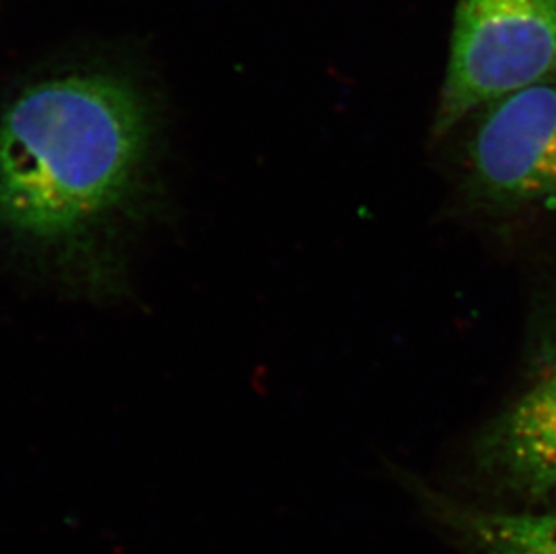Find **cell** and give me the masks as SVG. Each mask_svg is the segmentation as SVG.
I'll return each instance as SVG.
<instances>
[{
	"mask_svg": "<svg viewBox=\"0 0 556 554\" xmlns=\"http://www.w3.org/2000/svg\"><path fill=\"white\" fill-rule=\"evenodd\" d=\"M147 144L144 105L119 79L33 85L0 119V224L42 245L85 240L130 197Z\"/></svg>",
	"mask_w": 556,
	"mask_h": 554,
	"instance_id": "1",
	"label": "cell"
},
{
	"mask_svg": "<svg viewBox=\"0 0 556 554\" xmlns=\"http://www.w3.org/2000/svg\"><path fill=\"white\" fill-rule=\"evenodd\" d=\"M479 194L501 207H556V81L501 98L468 147Z\"/></svg>",
	"mask_w": 556,
	"mask_h": 554,
	"instance_id": "3",
	"label": "cell"
},
{
	"mask_svg": "<svg viewBox=\"0 0 556 554\" xmlns=\"http://www.w3.org/2000/svg\"><path fill=\"white\" fill-rule=\"evenodd\" d=\"M556 76V0H457L435 114L446 134L473 109Z\"/></svg>",
	"mask_w": 556,
	"mask_h": 554,
	"instance_id": "2",
	"label": "cell"
},
{
	"mask_svg": "<svg viewBox=\"0 0 556 554\" xmlns=\"http://www.w3.org/2000/svg\"><path fill=\"white\" fill-rule=\"evenodd\" d=\"M473 454L497 487L556 507V362L484 427Z\"/></svg>",
	"mask_w": 556,
	"mask_h": 554,
	"instance_id": "4",
	"label": "cell"
},
{
	"mask_svg": "<svg viewBox=\"0 0 556 554\" xmlns=\"http://www.w3.org/2000/svg\"><path fill=\"white\" fill-rule=\"evenodd\" d=\"M427 509L473 554H556V507L495 512L420 490Z\"/></svg>",
	"mask_w": 556,
	"mask_h": 554,
	"instance_id": "5",
	"label": "cell"
}]
</instances>
